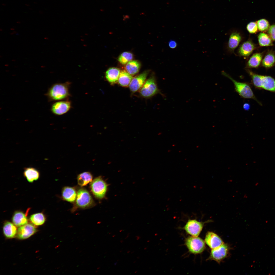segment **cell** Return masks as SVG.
<instances>
[{
	"mask_svg": "<svg viewBox=\"0 0 275 275\" xmlns=\"http://www.w3.org/2000/svg\"><path fill=\"white\" fill-rule=\"evenodd\" d=\"M23 175L29 182L32 183L39 179L40 173L38 171L34 168L28 167L25 168Z\"/></svg>",
	"mask_w": 275,
	"mask_h": 275,
	"instance_id": "cell-19",
	"label": "cell"
},
{
	"mask_svg": "<svg viewBox=\"0 0 275 275\" xmlns=\"http://www.w3.org/2000/svg\"><path fill=\"white\" fill-rule=\"evenodd\" d=\"M2 5L4 6L6 5V4L5 3H3Z\"/></svg>",
	"mask_w": 275,
	"mask_h": 275,
	"instance_id": "cell-38",
	"label": "cell"
},
{
	"mask_svg": "<svg viewBox=\"0 0 275 275\" xmlns=\"http://www.w3.org/2000/svg\"><path fill=\"white\" fill-rule=\"evenodd\" d=\"M241 36L239 33L234 32L230 35L228 42L229 49L233 51L238 46L241 40Z\"/></svg>",
	"mask_w": 275,
	"mask_h": 275,
	"instance_id": "cell-23",
	"label": "cell"
},
{
	"mask_svg": "<svg viewBox=\"0 0 275 275\" xmlns=\"http://www.w3.org/2000/svg\"><path fill=\"white\" fill-rule=\"evenodd\" d=\"M122 231V230H120L119 231H120V232H121V231Z\"/></svg>",
	"mask_w": 275,
	"mask_h": 275,
	"instance_id": "cell-48",
	"label": "cell"
},
{
	"mask_svg": "<svg viewBox=\"0 0 275 275\" xmlns=\"http://www.w3.org/2000/svg\"><path fill=\"white\" fill-rule=\"evenodd\" d=\"M37 231L35 225L31 224H27L19 227L17 230V236L20 239H27L36 233Z\"/></svg>",
	"mask_w": 275,
	"mask_h": 275,
	"instance_id": "cell-11",
	"label": "cell"
},
{
	"mask_svg": "<svg viewBox=\"0 0 275 275\" xmlns=\"http://www.w3.org/2000/svg\"><path fill=\"white\" fill-rule=\"evenodd\" d=\"M34 4H37V2H34Z\"/></svg>",
	"mask_w": 275,
	"mask_h": 275,
	"instance_id": "cell-44",
	"label": "cell"
},
{
	"mask_svg": "<svg viewBox=\"0 0 275 275\" xmlns=\"http://www.w3.org/2000/svg\"><path fill=\"white\" fill-rule=\"evenodd\" d=\"M141 95L145 98H150L157 94L162 95L157 86L156 77L154 75L150 76L145 81L140 89Z\"/></svg>",
	"mask_w": 275,
	"mask_h": 275,
	"instance_id": "cell-5",
	"label": "cell"
},
{
	"mask_svg": "<svg viewBox=\"0 0 275 275\" xmlns=\"http://www.w3.org/2000/svg\"><path fill=\"white\" fill-rule=\"evenodd\" d=\"M93 176L89 172H85L78 175L77 177V183L81 187L87 185L92 181Z\"/></svg>",
	"mask_w": 275,
	"mask_h": 275,
	"instance_id": "cell-22",
	"label": "cell"
},
{
	"mask_svg": "<svg viewBox=\"0 0 275 275\" xmlns=\"http://www.w3.org/2000/svg\"><path fill=\"white\" fill-rule=\"evenodd\" d=\"M12 61H15V60H12Z\"/></svg>",
	"mask_w": 275,
	"mask_h": 275,
	"instance_id": "cell-50",
	"label": "cell"
},
{
	"mask_svg": "<svg viewBox=\"0 0 275 275\" xmlns=\"http://www.w3.org/2000/svg\"><path fill=\"white\" fill-rule=\"evenodd\" d=\"M133 58V55L129 52H125L121 53L119 56L118 60L122 65H125L132 61Z\"/></svg>",
	"mask_w": 275,
	"mask_h": 275,
	"instance_id": "cell-28",
	"label": "cell"
},
{
	"mask_svg": "<svg viewBox=\"0 0 275 275\" xmlns=\"http://www.w3.org/2000/svg\"><path fill=\"white\" fill-rule=\"evenodd\" d=\"M149 72V70H146L133 78L129 86L132 92L135 93L141 89L146 81Z\"/></svg>",
	"mask_w": 275,
	"mask_h": 275,
	"instance_id": "cell-10",
	"label": "cell"
},
{
	"mask_svg": "<svg viewBox=\"0 0 275 275\" xmlns=\"http://www.w3.org/2000/svg\"><path fill=\"white\" fill-rule=\"evenodd\" d=\"M246 71L252 78L253 85L256 88L275 92V80L274 78L269 76L256 74L249 69Z\"/></svg>",
	"mask_w": 275,
	"mask_h": 275,
	"instance_id": "cell-1",
	"label": "cell"
},
{
	"mask_svg": "<svg viewBox=\"0 0 275 275\" xmlns=\"http://www.w3.org/2000/svg\"><path fill=\"white\" fill-rule=\"evenodd\" d=\"M107 186L106 182L100 176L92 180L90 184V188L92 193L96 198L102 199L105 197Z\"/></svg>",
	"mask_w": 275,
	"mask_h": 275,
	"instance_id": "cell-6",
	"label": "cell"
},
{
	"mask_svg": "<svg viewBox=\"0 0 275 275\" xmlns=\"http://www.w3.org/2000/svg\"><path fill=\"white\" fill-rule=\"evenodd\" d=\"M129 234H130L129 233L128 234L127 237L125 238V239H127L128 237H129Z\"/></svg>",
	"mask_w": 275,
	"mask_h": 275,
	"instance_id": "cell-37",
	"label": "cell"
},
{
	"mask_svg": "<svg viewBox=\"0 0 275 275\" xmlns=\"http://www.w3.org/2000/svg\"><path fill=\"white\" fill-rule=\"evenodd\" d=\"M3 231L6 238H12L17 235V230L16 226L13 223L9 221H6L3 226Z\"/></svg>",
	"mask_w": 275,
	"mask_h": 275,
	"instance_id": "cell-18",
	"label": "cell"
},
{
	"mask_svg": "<svg viewBox=\"0 0 275 275\" xmlns=\"http://www.w3.org/2000/svg\"><path fill=\"white\" fill-rule=\"evenodd\" d=\"M262 54L261 53L254 54L250 58L247 63V66L250 68H255L260 65L262 60Z\"/></svg>",
	"mask_w": 275,
	"mask_h": 275,
	"instance_id": "cell-25",
	"label": "cell"
},
{
	"mask_svg": "<svg viewBox=\"0 0 275 275\" xmlns=\"http://www.w3.org/2000/svg\"><path fill=\"white\" fill-rule=\"evenodd\" d=\"M268 33L271 39L275 41V24L270 26L268 30Z\"/></svg>",
	"mask_w": 275,
	"mask_h": 275,
	"instance_id": "cell-31",
	"label": "cell"
},
{
	"mask_svg": "<svg viewBox=\"0 0 275 275\" xmlns=\"http://www.w3.org/2000/svg\"><path fill=\"white\" fill-rule=\"evenodd\" d=\"M168 45L170 48L174 49L177 47V42L175 40L171 39L168 42Z\"/></svg>",
	"mask_w": 275,
	"mask_h": 275,
	"instance_id": "cell-32",
	"label": "cell"
},
{
	"mask_svg": "<svg viewBox=\"0 0 275 275\" xmlns=\"http://www.w3.org/2000/svg\"><path fill=\"white\" fill-rule=\"evenodd\" d=\"M185 243L189 251L194 254L202 253L205 248L204 241L198 237H188L186 239Z\"/></svg>",
	"mask_w": 275,
	"mask_h": 275,
	"instance_id": "cell-7",
	"label": "cell"
},
{
	"mask_svg": "<svg viewBox=\"0 0 275 275\" xmlns=\"http://www.w3.org/2000/svg\"><path fill=\"white\" fill-rule=\"evenodd\" d=\"M275 63V55L272 52L268 53L262 61V65L266 68L271 67L273 66Z\"/></svg>",
	"mask_w": 275,
	"mask_h": 275,
	"instance_id": "cell-27",
	"label": "cell"
},
{
	"mask_svg": "<svg viewBox=\"0 0 275 275\" xmlns=\"http://www.w3.org/2000/svg\"><path fill=\"white\" fill-rule=\"evenodd\" d=\"M255 48V46L252 41L248 40L241 45L239 49L238 53L241 56H248L252 53Z\"/></svg>",
	"mask_w": 275,
	"mask_h": 275,
	"instance_id": "cell-17",
	"label": "cell"
},
{
	"mask_svg": "<svg viewBox=\"0 0 275 275\" xmlns=\"http://www.w3.org/2000/svg\"><path fill=\"white\" fill-rule=\"evenodd\" d=\"M120 72V69L118 68H110L106 72L105 77L110 84H114L118 82Z\"/></svg>",
	"mask_w": 275,
	"mask_h": 275,
	"instance_id": "cell-16",
	"label": "cell"
},
{
	"mask_svg": "<svg viewBox=\"0 0 275 275\" xmlns=\"http://www.w3.org/2000/svg\"><path fill=\"white\" fill-rule=\"evenodd\" d=\"M29 220L32 224L38 226L42 225L45 223L46 218L43 212L38 213L31 215Z\"/></svg>",
	"mask_w": 275,
	"mask_h": 275,
	"instance_id": "cell-24",
	"label": "cell"
},
{
	"mask_svg": "<svg viewBox=\"0 0 275 275\" xmlns=\"http://www.w3.org/2000/svg\"><path fill=\"white\" fill-rule=\"evenodd\" d=\"M258 38V43L260 46H268L273 45L272 40L269 35L265 33H260Z\"/></svg>",
	"mask_w": 275,
	"mask_h": 275,
	"instance_id": "cell-26",
	"label": "cell"
},
{
	"mask_svg": "<svg viewBox=\"0 0 275 275\" xmlns=\"http://www.w3.org/2000/svg\"><path fill=\"white\" fill-rule=\"evenodd\" d=\"M243 109L246 111H248L249 110L250 108V104L247 103H246L243 105Z\"/></svg>",
	"mask_w": 275,
	"mask_h": 275,
	"instance_id": "cell-33",
	"label": "cell"
},
{
	"mask_svg": "<svg viewBox=\"0 0 275 275\" xmlns=\"http://www.w3.org/2000/svg\"><path fill=\"white\" fill-rule=\"evenodd\" d=\"M137 272V271H135V273L136 272Z\"/></svg>",
	"mask_w": 275,
	"mask_h": 275,
	"instance_id": "cell-53",
	"label": "cell"
},
{
	"mask_svg": "<svg viewBox=\"0 0 275 275\" xmlns=\"http://www.w3.org/2000/svg\"><path fill=\"white\" fill-rule=\"evenodd\" d=\"M140 62L136 60H132L128 62L125 67L126 71L132 75L137 74L141 67Z\"/></svg>",
	"mask_w": 275,
	"mask_h": 275,
	"instance_id": "cell-21",
	"label": "cell"
},
{
	"mask_svg": "<svg viewBox=\"0 0 275 275\" xmlns=\"http://www.w3.org/2000/svg\"><path fill=\"white\" fill-rule=\"evenodd\" d=\"M0 30L1 31H2V29H0Z\"/></svg>",
	"mask_w": 275,
	"mask_h": 275,
	"instance_id": "cell-51",
	"label": "cell"
},
{
	"mask_svg": "<svg viewBox=\"0 0 275 275\" xmlns=\"http://www.w3.org/2000/svg\"><path fill=\"white\" fill-rule=\"evenodd\" d=\"M111 233H109V234H111Z\"/></svg>",
	"mask_w": 275,
	"mask_h": 275,
	"instance_id": "cell-56",
	"label": "cell"
},
{
	"mask_svg": "<svg viewBox=\"0 0 275 275\" xmlns=\"http://www.w3.org/2000/svg\"><path fill=\"white\" fill-rule=\"evenodd\" d=\"M229 250L228 245L224 243L219 246L212 249L208 259L219 263L227 256Z\"/></svg>",
	"mask_w": 275,
	"mask_h": 275,
	"instance_id": "cell-9",
	"label": "cell"
},
{
	"mask_svg": "<svg viewBox=\"0 0 275 275\" xmlns=\"http://www.w3.org/2000/svg\"><path fill=\"white\" fill-rule=\"evenodd\" d=\"M115 235H113V236H112V237H115Z\"/></svg>",
	"mask_w": 275,
	"mask_h": 275,
	"instance_id": "cell-47",
	"label": "cell"
},
{
	"mask_svg": "<svg viewBox=\"0 0 275 275\" xmlns=\"http://www.w3.org/2000/svg\"><path fill=\"white\" fill-rule=\"evenodd\" d=\"M17 22V23H18V24H19V23H21V22L19 21H18L17 22Z\"/></svg>",
	"mask_w": 275,
	"mask_h": 275,
	"instance_id": "cell-39",
	"label": "cell"
},
{
	"mask_svg": "<svg viewBox=\"0 0 275 275\" xmlns=\"http://www.w3.org/2000/svg\"><path fill=\"white\" fill-rule=\"evenodd\" d=\"M25 5L27 6H30V5L28 4H26Z\"/></svg>",
	"mask_w": 275,
	"mask_h": 275,
	"instance_id": "cell-35",
	"label": "cell"
},
{
	"mask_svg": "<svg viewBox=\"0 0 275 275\" xmlns=\"http://www.w3.org/2000/svg\"><path fill=\"white\" fill-rule=\"evenodd\" d=\"M39 13H40V14H42L43 13V12L42 11H39Z\"/></svg>",
	"mask_w": 275,
	"mask_h": 275,
	"instance_id": "cell-36",
	"label": "cell"
},
{
	"mask_svg": "<svg viewBox=\"0 0 275 275\" xmlns=\"http://www.w3.org/2000/svg\"><path fill=\"white\" fill-rule=\"evenodd\" d=\"M77 192L73 187L65 186L62 191V197L63 199L67 202L73 203L76 199Z\"/></svg>",
	"mask_w": 275,
	"mask_h": 275,
	"instance_id": "cell-15",
	"label": "cell"
},
{
	"mask_svg": "<svg viewBox=\"0 0 275 275\" xmlns=\"http://www.w3.org/2000/svg\"><path fill=\"white\" fill-rule=\"evenodd\" d=\"M222 74L230 79L233 82L235 89L239 95L243 98L251 99L255 100L259 104L261 103L257 99L254 95L250 86L246 83L239 82L233 79L229 75L224 71H222Z\"/></svg>",
	"mask_w": 275,
	"mask_h": 275,
	"instance_id": "cell-3",
	"label": "cell"
},
{
	"mask_svg": "<svg viewBox=\"0 0 275 275\" xmlns=\"http://www.w3.org/2000/svg\"><path fill=\"white\" fill-rule=\"evenodd\" d=\"M206 243L212 249L217 248L224 243L221 238L212 232H208L205 239Z\"/></svg>",
	"mask_w": 275,
	"mask_h": 275,
	"instance_id": "cell-13",
	"label": "cell"
},
{
	"mask_svg": "<svg viewBox=\"0 0 275 275\" xmlns=\"http://www.w3.org/2000/svg\"><path fill=\"white\" fill-rule=\"evenodd\" d=\"M71 102L67 101L58 102L54 103L51 107L52 113L57 115H61L67 112L71 107Z\"/></svg>",
	"mask_w": 275,
	"mask_h": 275,
	"instance_id": "cell-12",
	"label": "cell"
},
{
	"mask_svg": "<svg viewBox=\"0 0 275 275\" xmlns=\"http://www.w3.org/2000/svg\"><path fill=\"white\" fill-rule=\"evenodd\" d=\"M44 39H47L48 38L47 37H45L44 38Z\"/></svg>",
	"mask_w": 275,
	"mask_h": 275,
	"instance_id": "cell-41",
	"label": "cell"
},
{
	"mask_svg": "<svg viewBox=\"0 0 275 275\" xmlns=\"http://www.w3.org/2000/svg\"><path fill=\"white\" fill-rule=\"evenodd\" d=\"M246 29L250 33L254 34L257 32L258 29L256 22H251L249 23L246 26Z\"/></svg>",
	"mask_w": 275,
	"mask_h": 275,
	"instance_id": "cell-30",
	"label": "cell"
},
{
	"mask_svg": "<svg viewBox=\"0 0 275 275\" xmlns=\"http://www.w3.org/2000/svg\"><path fill=\"white\" fill-rule=\"evenodd\" d=\"M27 214V212L25 213L19 210L15 211L12 217L13 223L17 227H20L28 224Z\"/></svg>",
	"mask_w": 275,
	"mask_h": 275,
	"instance_id": "cell-14",
	"label": "cell"
},
{
	"mask_svg": "<svg viewBox=\"0 0 275 275\" xmlns=\"http://www.w3.org/2000/svg\"><path fill=\"white\" fill-rule=\"evenodd\" d=\"M137 258H139V257H137Z\"/></svg>",
	"mask_w": 275,
	"mask_h": 275,
	"instance_id": "cell-55",
	"label": "cell"
},
{
	"mask_svg": "<svg viewBox=\"0 0 275 275\" xmlns=\"http://www.w3.org/2000/svg\"><path fill=\"white\" fill-rule=\"evenodd\" d=\"M95 204L94 201L88 191L84 188L79 189L71 211L74 212L78 209H85L91 208Z\"/></svg>",
	"mask_w": 275,
	"mask_h": 275,
	"instance_id": "cell-2",
	"label": "cell"
},
{
	"mask_svg": "<svg viewBox=\"0 0 275 275\" xmlns=\"http://www.w3.org/2000/svg\"><path fill=\"white\" fill-rule=\"evenodd\" d=\"M69 83L57 84L50 89L48 93L49 99L52 100H62L69 96Z\"/></svg>",
	"mask_w": 275,
	"mask_h": 275,
	"instance_id": "cell-4",
	"label": "cell"
},
{
	"mask_svg": "<svg viewBox=\"0 0 275 275\" xmlns=\"http://www.w3.org/2000/svg\"><path fill=\"white\" fill-rule=\"evenodd\" d=\"M204 223L196 219H189L183 228L188 234L193 236L197 237L201 232Z\"/></svg>",
	"mask_w": 275,
	"mask_h": 275,
	"instance_id": "cell-8",
	"label": "cell"
},
{
	"mask_svg": "<svg viewBox=\"0 0 275 275\" xmlns=\"http://www.w3.org/2000/svg\"><path fill=\"white\" fill-rule=\"evenodd\" d=\"M120 242H121V243H122V242H123V240H121V241H120Z\"/></svg>",
	"mask_w": 275,
	"mask_h": 275,
	"instance_id": "cell-45",
	"label": "cell"
},
{
	"mask_svg": "<svg viewBox=\"0 0 275 275\" xmlns=\"http://www.w3.org/2000/svg\"><path fill=\"white\" fill-rule=\"evenodd\" d=\"M136 237L137 238L136 239L137 240H139L140 238V237L139 236H136Z\"/></svg>",
	"mask_w": 275,
	"mask_h": 275,
	"instance_id": "cell-34",
	"label": "cell"
},
{
	"mask_svg": "<svg viewBox=\"0 0 275 275\" xmlns=\"http://www.w3.org/2000/svg\"><path fill=\"white\" fill-rule=\"evenodd\" d=\"M5 66H8V64H5Z\"/></svg>",
	"mask_w": 275,
	"mask_h": 275,
	"instance_id": "cell-42",
	"label": "cell"
},
{
	"mask_svg": "<svg viewBox=\"0 0 275 275\" xmlns=\"http://www.w3.org/2000/svg\"><path fill=\"white\" fill-rule=\"evenodd\" d=\"M10 29L11 30H15V29H14V28H11Z\"/></svg>",
	"mask_w": 275,
	"mask_h": 275,
	"instance_id": "cell-40",
	"label": "cell"
},
{
	"mask_svg": "<svg viewBox=\"0 0 275 275\" xmlns=\"http://www.w3.org/2000/svg\"><path fill=\"white\" fill-rule=\"evenodd\" d=\"M130 252V251H128V252H127V253H129Z\"/></svg>",
	"mask_w": 275,
	"mask_h": 275,
	"instance_id": "cell-49",
	"label": "cell"
},
{
	"mask_svg": "<svg viewBox=\"0 0 275 275\" xmlns=\"http://www.w3.org/2000/svg\"><path fill=\"white\" fill-rule=\"evenodd\" d=\"M133 78L132 76L128 73L125 70L120 71L118 82L121 86L124 87L129 86Z\"/></svg>",
	"mask_w": 275,
	"mask_h": 275,
	"instance_id": "cell-20",
	"label": "cell"
},
{
	"mask_svg": "<svg viewBox=\"0 0 275 275\" xmlns=\"http://www.w3.org/2000/svg\"><path fill=\"white\" fill-rule=\"evenodd\" d=\"M13 33H14V34H15V33H16L17 32H16V31H13Z\"/></svg>",
	"mask_w": 275,
	"mask_h": 275,
	"instance_id": "cell-43",
	"label": "cell"
},
{
	"mask_svg": "<svg viewBox=\"0 0 275 275\" xmlns=\"http://www.w3.org/2000/svg\"><path fill=\"white\" fill-rule=\"evenodd\" d=\"M117 262H116V263H115V264H114V265H116V264H117Z\"/></svg>",
	"mask_w": 275,
	"mask_h": 275,
	"instance_id": "cell-46",
	"label": "cell"
},
{
	"mask_svg": "<svg viewBox=\"0 0 275 275\" xmlns=\"http://www.w3.org/2000/svg\"><path fill=\"white\" fill-rule=\"evenodd\" d=\"M132 252V253H133V252Z\"/></svg>",
	"mask_w": 275,
	"mask_h": 275,
	"instance_id": "cell-54",
	"label": "cell"
},
{
	"mask_svg": "<svg viewBox=\"0 0 275 275\" xmlns=\"http://www.w3.org/2000/svg\"><path fill=\"white\" fill-rule=\"evenodd\" d=\"M29 9H30V10H31L32 9H31V8H30Z\"/></svg>",
	"mask_w": 275,
	"mask_h": 275,
	"instance_id": "cell-52",
	"label": "cell"
},
{
	"mask_svg": "<svg viewBox=\"0 0 275 275\" xmlns=\"http://www.w3.org/2000/svg\"><path fill=\"white\" fill-rule=\"evenodd\" d=\"M256 23L258 30L261 32L268 31L270 27L269 23L268 20L264 19L258 20Z\"/></svg>",
	"mask_w": 275,
	"mask_h": 275,
	"instance_id": "cell-29",
	"label": "cell"
}]
</instances>
